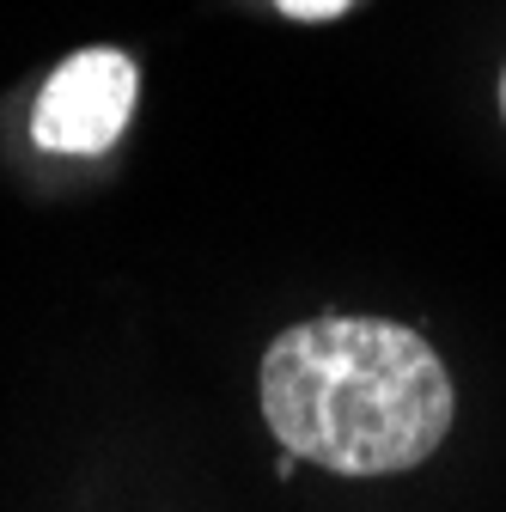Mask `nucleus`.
<instances>
[{
    "label": "nucleus",
    "mask_w": 506,
    "mask_h": 512,
    "mask_svg": "<svg viewBox=\"0 0 506 512\" xmlns=\"http://www.w3.org/2000/svg\"><path fill=\"white\" fill-rule=\"evenodd\" d=\"M500 116H506V74H500Z\"/></svg>",
    "instance_id": "4"
},
{
    "label": "nucleus",
    "mask_w": 506,
    "mask_h": 512,
    "mask_svg": "<svg viewBox=\"0 0 506 512\" xmlns=\"http://www.w3.org/2000/svg\"><path fill=\"white\" fill-rule=\"evenodd\" d=\"M275 7H281L287 19H336L348 0H275Z\"/></svg>",
    "instance_id": "3"
},
{
    "label": "nucleus",
    "mask_w": 506,
    "mask_h": 512,
    "mask_svg": "<svg viewBox=\"0 0 506 512\" xmlns=\"http://www.w3.org/2000/svg\"><path fill=\"white\" fill-rule=\"evenodd\" d=\"M263 415L299 464L336 476H397L452 433L439 354L385 317H311L263 354Z\"/></svg>",
    "instance_id": "1"
},
{
    "label": "nucleus",
    "mask_w": 506,
    "mask_h": 512,
    "mask_svg": "<svg viewBox=\"0 0 506 512\" xmlns=\"http://www.w3.org/2000/svg\"><path fill=\"white\" fill-rule=\"evenodd\" d=\"M135 98H141V74L122 49H74L37 92L31 141L68 159L110 153L135 116Z\"/></svg>",
    "instance_id": "2"
}]
</instances>
